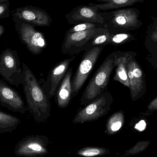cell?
Segmentation results:
<instances>
[{"label":"cell","mask_w":157,"mask_h":157,"mask_svg":"<svg viewBox=\"0 0 157 157\" xmlns=\"http://www.w3.org/2000/svg\"><path fill=\"white\" fill-rule=\"evenodd\" d=\"M22 65L24 73L22 85L26 100L27 109L37 122L43 121L50 115L49 98L29 67L24 63Z\"/></svg>","instance_id":"obj_1"},{"label":"cell","mask_w":157,"mask_h":157,"mask_svg":"<svg viewBox=\"0 0 157 157\" xmlns=\"http://www.w3.org/2000/svg\"><path fill=\"white\" fill-rule=\"evenodd\" d=\"M116 66L113 52L103 61L88 84L80 99L81 105L86 106L107 90L111 75Z\"/></svg>","instance_id":"obj_2"},{"label":"cell","mask_w":157,"mask_h":157,"mask_svg":"<svg viewBox=\"0 0 157 157\" xmlns=\"http://www.w3.org/2000/svg\"><path fill=\"white\" fill-rule=\"evenodd\" d=\"M110 32H128L141 27L140 11L137 8H124L107 12L100 11Z\"/></svg>","instance_id":"obj_3"},{"label":"cell","mask_w":157,"mask_h":157,"mask_svg":"<svg viewBox=\"0 0 157 157\" xmlns=\"http://www.w3.org/2000/svg\"><path fill=\"white\" fill-rule=\"evenodd\" d=\"M12 19L20 41L32 54H40L47 46L44 34L36 29L35 26L23 22L17 17L13 16Z\"/></svg>","instance_id":"obj_4"},{"label":"cell","mask_w":157,"mask_h":157,"mask_svg":"<svg viewBox=\"0 0 157 157\" xmlns=\"http://www.w3.org/2000/svg\"><path fill=\"white\" fill-rule=\"evenodd\" d=\"M17 51L12 49L4 50L0 55V75L10 85H22L24 77L23 67Z\"/></svg>","instance_id":"obj_5"},{"label":"cell","mask_w":157,"mask_h":157,"mask_svg":"<svg viewBox=\"0 0 157 157\" xmlns=\"http://www.w3.org/2000/svg\"><path fill=\"white\" fill-rule=\"evenodd\" d=\"M113 98L106 90L77 113L73 120L74 124H82L96 121L109 113L111 109Z\"/></svg>","instance_id":"obj_6"},{"label":"cell","mask_w":157,"mask_h":157,"mask_svg":"<svg viewBox=\"0 0 157 157\" xmlns=\"http://www.w3.org/2000/svg\"><path fill=\"white\" fill-rule=\"evenodd\" d=\"M104 47H95L85 51L72 81V98H75L78 94L84 85L98 61Z\"/></svg>","instance_id":"obj_7"},{"label":"cell","mask_w":157,"mask_h":157,"mask_svg":"<svg viewBox=\"0 0 157 157\" xmlns=\"http://www.w3.org/2000/svg\"><path fill=\"white\" fill-rule=\"evenodd\" d=\"M106 29L100 28L75 33L66 32L61 46L62 52L69 55L79 54L85 51L87 45L94 36Z\"/></svg>","instance_id":"obj_8"},{"label":"cell","mask_w":157,"mask_h":157,"mask_svg":"<svg viewBox=\"0 0 157 157\" xmlns=\"http://www.w3.org/2000/svg\"><path fill=\"white\" fill-rule=\"evenodd\" d=\"M11 14L12 16L17 17L23 22L35 26H50L52 22L49 14L37 6H26L18 7L11 11Z\"/></svg>","instance_id":"obj_9"},{"label":"cell","mask_w":157,"mask_h":157,"mask_svg":"<svg viewBox=\"0 0 157 157\" xmlns=\"http://www.w3.org/2000/svg\"><path fill=\"white\" fill-rule=\"evenodd\" d=\"M48 153L46 144L40 136H28L15 146L14 154L18 157H40Z\"/></svg>","instance_id":"obj_10"},{"label":"cell","mask_w":157,"mask_h":157,"mask_svg":"<svg viewBox=\"0 0 157 157\" xmlns=\"http://www.w3.org/2000/svg\"><path fill=\"white\" fill-rule=\"evenodd\" d=\"M66 20L70 25H76L83 22H91L104 24L103 18L96 6L88 4V5L79 6L74 8L66 14Z\"/></svg>","instance_id":"obj_11"},{"label":"cell","mask_w":157,"mask_h":157,"mask_svg":"<svg viewBox=\"0 0 157 157\" xmlns=\"http://www.w3.org/2000/svg\"><path fill=\"white\" fill-rule=\"evenodd\" d=\"M0 104L9 110L22 114L27 110L20 94L2 79H0Z\"/></svg>","instance_id":"obj_12"},{"label":"cell","mask_w":157,"mask_h":157,"mask_svg":"<svg viewBox=\"0 0 157 157\" xmlns=\"http://www.w3.org/2000/svg\"><path fill=\"white\" fill-rule=\"evenodd\" d=\"M75 59V57H72L63 60L56 65L50 73L42 87L49 98L55 95L57 87L69 70L71 63Z\"/></svg>","instance_id":"obj_13"},{"label":"cell","mask_w":157,"mask_h":157,"mask_svg":"<svg viewBox=\"0 0 157 157\" xmlns=\"http://www.w3.org/2000/svg\"><path fill=\"white\" fill-rule=\"evenodd\" d=\"M127 73L130 82V92L133 101L137 99L144 87V76L142 70L137 63L129 56L127 65Z\"/></svg>","instance_id":"obj_14"},{"label":"cell","mask_w":157,"mask_h":157,"mask_svg":"<svg viewBox=\"0 0 157 157\" xmlns=\"http://www.w3.org/2000/svg\"><path fill=\"white\" fill-rule=\"evenodd\" d=\"M72 73V68H70L68 70L62 80L60 86L58 90L56 102L60 109H64L67 107L72 98L71 77Z\"/></svg>","instance_id":"obj_15"},{"label":"cell","mask_w":157,"mask_h":157,"mask_svg":"<svg viewBox=\"0 0 157 157\" xmlns=\"http://www.w3.org/2000/svg\"><path fill=\"white\" fill-rule=\"evenodd\" d=\"M130 54L127 53H120L115 52V63L116 71L113 79L118 81L122 84L130 87V82L127 73V65Z\"/></svg>","instance_id":"obj_16"},{"label":"cell","mask_w":157,"mask_h":157,"mask_svg":"<svg viewBox=\"0 0 157 157\" xmlns=\"http://www.w3.org/2000/svg\"><path fill=\"white\" fill-rule=\"evenodd\" d=\"M101 3H89L96 6L99 11L107 12L111 10L124 8L132 6L138 3H143L146 0H96Z\"/></svg>","instance_id":"obj_17"},{"label":"cell","mask_w":157,"mask_h":157,"mask_svg":"<svg viewBox=\"0 0 157 157\" xmlns=\"http://www.w3.org/2000/svg\"><path fill=\"white\" fill-rule=\"evenodd\" d=\"M20 123L19 118L0 110V133L12 132Z\"/></svg>","instance_id":"obj_18"},{"label":"cell","mask_w":157,"mask_h":157,"mask_svg":"<svg viewBox=\"0 0 157 157\" xmlns=\"http://www.w3.org/2000/svg\"><path fill=\"white\" fill-rule=\"evenodd\" d=\"M124 122V113L118 111L112 115L106 124V132L108 134H112L121 128Z\"/></svg>","instance_id":"obj_19"},{"label":"cell","mask_w":157,"mask_h":157,"mask_svg":"<svg viewBox=\"0 0 157 157\" xmlns=\"http://www.w3.org/2000/svg\"><path fill=\"white\" fill-rule=\"evenodd\" d=\"M111 33L107 29L105 31L99 33L94 36L89 42L86 47V51L88 50L97 47L110 45Z\"/></svg>","instance_id":"obj_20"},{"label":"cell","mask_w":157,"mask_h":157,"mask_svg":"<svg viewBox=\"0 0 157 157\" xmlns=\"http://www.w3.org/2000/svg\"><path fill=\"white\" fill-rule=\"evenodd\" d=\"M110 32L111 33L110 45L118 46L134 39L133 35L128 32Z\"/></svg>","instance_id":"obj_21"},{"label":"cell","mask_w":157,"mask_h":157,"mask_svg":"<svg viewBox=\"0 0 157 157\" xmlns=\"http://www.w3.org/2000/svg\"><path fill=\"white\" fill-rule=\"evenodd\" d=\"M109 150L105 148L98 147H85L78 150L76 155L85 157L100 156L109 155Z\"/></svg>","instance_id":"obj_22"},{"label":"cell","mask_w":157,"mask_h":157,"mask_svg":"<svg viewBox=\"0 0 157 157\" xmlns=\"http://www.w3.org/2000/svg\"><path fill=\"white\" fill-rule=\"evenodd\" d=\"M104 28H107L106 25L98 23H91V22H83L75 25L67 32L68 33H75L80 31H86L95 29Z\"/></svg>","instance_id":"obj_23"},{"label":"cell","mask_w":157,"mask_h":157,"mask_svg":"<svg viewBox=\"0 0 157 157\" xmlns=\"http://www.w3.org/2000/svg\"><path fill=\"white\" fill-rule=\"evenodd\" d=\"M148 36L151 41L157 43V17L149 25Z\"/></svg>","instance_id":"obj_24"},{"label":"cell","mask_w":157,"mask_h":157,"mask_svg":"<svg viewBox=\"0 0 157 157\" xmlns=\"http://www.w3.org/2000/svg\"><path fill=\"white\" fill-rule=\"evenodd\" d=\"M9 2L0 3V19L8 18L11 14L9 10Z\"/></svg>","instance_id":"obj_25"},{"label":"cell","mask_w":157,"mask_h":157,"mask_svg":"<svg viewBox=\"0 0 157 157\" xmlns=\"http://www.w3.org/2000/svg\"><path fill=\"white\" fill-rule=\"evenodd\" d=\"M148 109L149 110H157V97L149 103L148 106Z\"/></svg>","instance_id":"obj_26"},{"label":"cell","mask_w":157,"mask_h":157,"mask_svg":"<svg viewBox=\"0 0 157 157\" xmlns=\"http://www.w3.org/2000/svg\"><path fill=\"white\" fill-rule=\"evenodd\" d=\"M146 127V123L144 121H141L135 126V128L140 131L144 130Z\"/></svg>","instance_id":"obj_27"},{"label":"cell","mask_w":157,"mask_h":157,"mask_svg":"<svg viewBox=\"0 0 157 157\" xmlns=\"http://www.w3.org/2000/svg\"><path fill=\"white\" fill-rule=\"evenodd\" d=\"M5 29L3 25H0V37L2 36L5 32Z\"/></svg>","instance_id":"obj_28"},{"label":"cell","mask_w":157,"mask_h":157,"mask_svg":"<svg viewBox=\"0 0 157 157\" xmlns=\"http://www.w3.org/2000/svg\"><path fill=\"white\" fill-rule=\"evenodd\" d=\"M6 2H9V0H0V3Z\"/></svg>","instance_id":"obj_29"},{"label":"cell","mask_w":157,"mask_h":157,"mask_svg":"<svg viewBox=\"0 0 157 157\" xmlns=\"http://www.w3.org/2000/svg\"><path fill=\"white\" fill-rule=\"evenodd\" d=\"M0 105H1V104H0Z\"/></svg>","instance_id":"obj_30"}]
</instances>
